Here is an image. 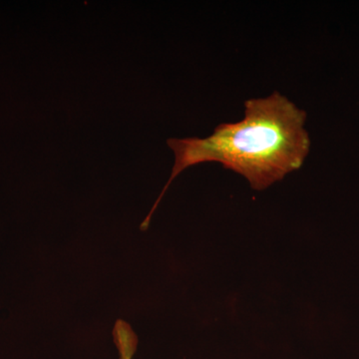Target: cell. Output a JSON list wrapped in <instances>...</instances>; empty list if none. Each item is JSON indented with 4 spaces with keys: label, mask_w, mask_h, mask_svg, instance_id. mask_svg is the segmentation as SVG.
<instances>
[{
    "label": "cell",
    "mask_w": 359,
    "mask_h": 359,
    "mask_svg": "<svg viewBox=\"0 0 359 359\" xmlns=\"http://www.w3.org/2000/svg\"><path fill=\"white\" fill-rule=\"evenodd\" d=\"M306 111L278 92L245 102V117L222 123L207 138L168 139L174 152L171 176L141 224L146 230L168 188L187 168L217 162L242 175L254 190L269 188L304 165L311 150Z\"/></svg>",
    "instance_id": "cell-1"
},
{
    "label": "cell",
    "mask_w": 359,
    "mask_h": 359,
    "mask_svg": "<svg viewBox=\"0 0 359 359\" xmlns=\"http://www.w3.org/2000/svg\"><path fill=\"white\" fill-rule=\"evenodd\" d=\"M113 339L117 347L119 359H133L138 346V337L129 323L122 320L116 321Z\"/></svg>",
    "instance_id": "cell-2"
}]
</instances>
